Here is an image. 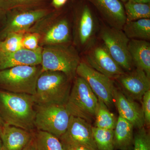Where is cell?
Segmentation results:
<instances>
[{"mask_svg": "<svg viewBox=\"0 0 150 150\" xmlns=\"http://www.w3.org/2000/svg\"><path fill=\"white\" fill-rule=\"evenodd\" d=\"M0 150H4L2 148H1V149H0Z\"/></svg>", "mask_w": 150, "mask_h": 150, "instance_id": "obj_41", "label": "cell"}, {"mask_svg": "<svg viewBox=\"0 0 150 150\" xmlns=\"http://www.w3.org/2000/svg\"><path fill=\"white\" fill-rule=\"evenodd\" d=\"M76 74L86 81L98 99L103 101L108 107H112L115 87L112 79L94 69L84 62H80Z\"/></svg>", "mask_w": 150, "mask_h": 150, "instance_id": "obj_8", "label": "cell"}, {"mask_svg": "<svg viewBox=\"0 0 150 150\" xmlns=\"http://www.w3.org/2000/svg\"><path fill=\"white\" fill-rule=\"evenodd\" d=\"M34 136L30 131L5 123L1 136L4 150H22Z\"/></svg>", "mask_w": 150, "mask_h": 150, "instance_id": "obj_14", "label": "cell"}, {"mask_svg": "<svg viewBox=\"0 0 150 150\" xmlns=\"http://www.w3.org/2000/svg\"><path fill=\"white\" fill-rule=\"evenodd\" d=\"M2 6V0H0V10H1V7Z\"/></svg>", "mask_w": 150, "mask_h": 150, "instance_id": "obj_38", "label": "cell"}, {"mask_svg": "<svg viewBox=\"0 0 150 150\" xmlns=\"http://www.w3.org/2000/svg\"><path fill=\"white\" fill-rule=\"evenodd\" d=\"M137 150V149H135V148H134V150Z\"/></svg>", "mask_w": 150, "mask_h": 150, "instance_id": "obj_40", "label": "cell"}, {"mask_svg": "<svg viewBox=\"0 0 150 150\" xmlns=\"http://www.w3.org/2000/svg\"><path fill=\"white\" fill-rule=\"evenodd\" d=\"M70 36L69 23L66 20L57 22L48 29L44 36V43L48 44H58L67 42Z\"/></svg>", "mask_w": 150, "mask_h": 150, "instance_id": "obj_20", "label": "cell"}, {"mask_svg": "<svg viewBox=\"0 0 150 150\" xmlns=\"http://www.w3.org/2000/svg\"><path fill=\"white\" fill-rule=\"evenodd\" d=\"M71 80L61 72L46 71L41 73L33 96L36 104L65 105L71 88Z\"/></svg>", "mask_w": 150, "mask_h": 150, "instance_id": "obj_2", "label": "cell"}, {"mask_svg": "<svg viewBox=\"0 0 150 150\" xmlns=\"http://www.w3.org/2000/svg\"><path fill=\"white\" fill-rule=\"evenodd\" d=\"M22 150H37L34 139V135L29 143Z\"/></svg>", "mask_w": 150, "mask_h": 150, "instance_id": "obj_30", "label": "cell"}, {"mask_svg": "<svg viewBox=\"0 0 150 150\" xmlns=\"http://www.w3.org/2000/svg\"><path fill=\"white\" fill-rule=\"evenodd\" d=\"M86 59L89 66L112 79H115L125 73L104 46L94 48L88 54Z\"/></svg>", "mask_w": 150, "mask_h": 150, "instance_id": "obj_11", "label": "cell"}, {"mask_svg": "<svg viewBox=\"0 0 150 150\" xmlns=\"http://www.w3.org/2000/svg\"><path fill=\"white\" fill-rule=\"evenodd\" d=\"M93 136L98 150H114L113 130L92 127Z\"/></svg>", "mask_w": 150, "mask_h": 150, "instance_id": "obj_24", "label": "cell"}, {"mask_svg": "<svg viewBox=\"0 0 150 150\" xmlns=\"http://www.w3.org/2000/svg\"><path fill=\"white\" fill-rule=\"evenodd\" d=\"M34 139L37 150H65L60 140L48 132L38 131Z\"/></svg>", "mask_w": 150, "mask_h": 150, "instance_id": "obj_23", "label": "cell"}, {"mask_svg": "<svg viewBox=\"0 0 150 150\" xmlns=\"http://www.w3.org/2000/svg\"><path fill=\"white\" fill-rule=\"evenodd\" d=\"M121 1H122L123 2H126L128 1H129V0H121Z\"/></svg>", "mask_w": 150, "mask_h": 150, "instance_id": "obj_39", "label": "cell"}, {"mask_svg": "<svg viewBox=\"0 0 150 150\" xmlns=\"http://www.w3.org/2000/svg\"><path fill=\"white\" fill-rule=\"evenodd\" d=\"M95 127L114 130L117 119L103 101L98 99L95 113Z\"/></svg>", "mask_w": 150, "mask_h": 150, "instance_id": "obj_21", "label": "cell"}, {"mask_svg": "<svg viewBox=\"0 0 150 150\" xmlns=\"http://www.w3.org/2000/svg\"><path fill=\"white\" fill-rule=\"evenodd\" d=\"M123 29V32L130 40L135 39L148 41L150 40V18L126 22Z\"/></svg>", "mask_w": 150, "mask_h": 150, "instance_id": "obj_19", "label": "cell"}, {"mask_svg": "<svg viewBox=\"0 0 150 150\" xmlns=\"http://www.w3.org/2000/svg\"><path fill=\"white\" fill-rule=\"evenodd\" d=\"M100 37L108 53L122 69L126 72L133 70L134 65L128 50L130 39L122 29L106 28L101 31Z\"/></svg>", "mask_w": 150, "mask_h": 150, "instance_id": "obj_7", "label": "cell"}, {"mask_svg": "<svg viewBox=\"0 0 150 150\" xmlns=\"http://www.w3.org/2000/svg\"><path fill=\"white\" fill-rule=\"evenodd\" d=\"M23 35L21 32L8 34L4 40L0 41V54L14 52L24 48L23 46Z\"/></svg>", "mask_w": 150, "mask_h": 150, "instance_id": "obj_26", "label": "cell"}, {"mask_svg": "<svg viewBox=\"0 0 150 150\" xmlns=\"http://www.w3.org/2000/svg\"><path fill=\"white\" fill-rule=\"evenodd\" d=\"M2 133V126L0 125V149L2 147V144L1 139V136Z\"/></svg>", "mask_w": 150, "mask_h": 150, "instance_id": "obj_34", "label": "cell"}, {"mask_svg": "<svg viewBox=\"0 0 150 150\" xmlns=\"http://www.w3.org/2000/svg\"><path fill=\"white\" fill-rule=\"evenodd\" d=\"M74 149L76 150H91L88 148L82 146H77L74 147Z\"/></svg>", "mask_w": 150, "mask_h": 150, "instance_id": "obj_33", "label": "cell"}, {"mask_svg": "<svg viewBox=\"0 0 150 150\" xmlns=\"http://www.w3.org/2000/svg\"><path fill=\"white\" fill-rule=\"evenodd\" d=\"M67 1V0H53V4L55 6L59 7L64 5Z\"/></svg>", "mask_w": 150, "mask_h": 150, "instance_id": "obj_31", "label": "cell"}, {"mask_svg": "<svg viewBox=\"0 0 150 150\" xmlns=\"http://www.w3.org/2000/svg\"><path fill=\"white\" fill-rule=\"evenodd\" d=\"M75 53L67 48L55 47L45 48L41 53L42 72L54 71L65 74L71 79L80 63Z\"/></svg>", "mask_w": 150, "mask_h": 150, "instance_id": "obj_6", "label": "cell"}, {"mask_svg": "<svg viewBox=\"0 0 150 150\" xmlns=\"http://www.w3.org/2000/svg\"><path fill=\"white\" fill-rule=\"evenodd\" d=\"M47 13L45 10L30 11L18 14L12 18L3 33L4 38L8 34L21 32L27 29L38 21L43 18Z\"/></svg>", "mask_w": 150, "mask_h": 150, "instance_id": "obj_16", "label": "cell"}, {"mask_svg": "<svg viewBox=\"0 0 150 150\" xmlns=\"http://www.w3.org/2000/svg\"><path fill=\"white\" fill-rule=\"evenodd\" d=\"M34 125L38 131L53 134L59 139L67 131L71 115L65 105L37 104Z\"/></svg>", "mask_w": 150, "mask_h": 150, "instance_id": "obj_5", "label": "cell"}, {"mask_svg": "<svg viewBox=\"0 0 150 150\" xmlns=\"http://www.w3.org/2000/svg\"><path fill=\"white\" fill-rule=\"evenodd\" d=\"M35 104L31 95L0 91V116L11 126L32 130L35 127Z\"/></svg>", "mask_w": 150, "mask_h": 150, "instance_id": "obj_1", "label": "cell"}, {"mask_svg": "<svg viewBox=\"0 0 150 150\" xmlns=\"http://www.w3.org/2000/svg\"><path fill=\"white\" fill-rule=\"evenodd\" d=\"M91 124L82 118L71 115L64 134L59 138L64 150L77 146L98 150L94 140Z\"/></svg>", "mask_w": 150, "mask_h": 150, "instance_id": "obj_9", "label": "cell"}, {"mask_svg": "<svg viewBox=\"0 0 150 150\" xmlns=\"http://www.w3.org/2000/svg\"><path fill=\"white\" fill-rule=\"evenodd\" d=\"M134 126L120 115L114 129V150H130L134 145Z\"/></svg>", "mask_w": 150, "mask_h": 150, "instance_id": "obj_18", "label": "cell"}, {"mask_svg": "<svg viewBox=\"0 0 150 150\" xmlns=\"http://www.w3.org/2000/svg\"><path fill=\"white\" fill-rule=\"evenodd\" d=\"M98 98L84 79L76 78L65 107L71 115L82 118L91 123Z\"/></svg>", "mask_w": 150, "mask_h": 150, "instance_id": "obj_4", "label": "cell"}, {"mask_svg": "<svg viewBox=\"0 0 150 150\" xmlns=\"http://www.w3.org/2000/svg\"><path fill=\"white\" fill-rule=\"evenodd\" d=\"M38 36L37 34H32L23 37V46L24 48L34 50L38 48Z\"/></svg>", "mask_w": 150, "mask_h": 150, "instance_id": "obj_29", "label": "cell"}, {"mask_svg": "<svg viewBox=\"0 0 150 150\" xmlns=\"http://www.w3.org/2000/svg\"><path fill=\"white\" fill-rule=\"evenodd\" d=\"M134 148L138 150H150V135L144 127L138 129L134 135Z\"/></svg>", "mask_w": 150, "mask_h": 150, "instance_id": "obj_27", "label": "cell"}, {"mask_svg": "<svg viewBox=\"0 0 150 150\" xmlns=\"http://www.w3.org/2000/svg\"><path fill=\"white\" fill-rule=\"evenodd\" d=\"M142 100V108L144 118L145 126L149 128L150 125V90L144 94Z\"/></svg>", "mask_w": 150, "mask_h": 150, "instance_id": "obj_28", "label": "cell"}, {"mask_svg": "<svg viewBox=\"0 0 150 150\" xmlns=\"http://www.w3.org/2000/svg\"><path fill=\"white\" fill-rule=\"evenodd\" d=\"M112 27L123 29L126 21L125 9L118 0H95Z\"/></svg>", "mask_w": 150, "mask_h": 150, "instance_id": "obj_17", "label": "cell"}, {"mask_svg": "<svg viewBox=\"0 0 150 150\" xmlns=\"http://www.w3.org/2000/svg\"><path fill=\"white\" fill-rule=\"evenodd\" d=\"M42 50L23 48L14 52L0 54V71L20 66L41 64Z\"/></svg>", "mask_w": 150, "mask_h": 150, "instance_id": "obj_13", "label": "cell"}, {"mask_svg": "<svg viewBox=\"0 0 150 150\" xmlns=\"http://www.w3.org/2000/svg\"><path fill=\"white\" fill-rule=\"evenodd\" d=\"M123 93L133 100L141 101L144 94L150 90V78L143 70L136 68L116 78Z\"/></svg>", "mask_w": 150, "mask_h": 150, "instance_id": "obj_10", "label": "cell"}, {"mask_svg": "<svg viewBox=\"0 0 150 150\" xmlns=\"http://www.w3.org/2000/svg\"><path fill=\"white\" fill-rule=\"evenodd\" d=\"M94 29L93 18L88 8H84L79 23L78 34L82 45H84L90 39Z\"/></svg>", "mask_w": 150, "mask_h": 150, "instance_id": "obj_22", "label": "cell"}, {"mask_svg": "<svg viewBox=\"0 0 150 150\" xmlns=\"http://www.w3.org/2000/svg\"><path fill=\"white\" fill-rule=\"evenodd\" d=\"M65 150H76V149H74V148H69V149H67Z\"/></svg>", "mask_w": 150, "mask_h": 150, "instance_id": "obj_37", "label": "cell"}, {"mask_svg": "<svg viewBox=\"0 0 150 150\" xmlns=\"http://www.w3.org/2000/svg\"><path fill=\"white\" fill-rule=\"evenodd\" d=\"M113 103L119 115L139 129L145 126L142 107L135 100L126 96L121 90L115 87L113 93Z\"/></svg>", "mask_w": 150, "mask_h": 150, "instance_id": "obj_12", "label": "cell"}, {"mask_svg": "<svg viewBox=\"0 0 150 150\" xmlns=\"http://www.w3.org/2000/svg\"><path fill=\"white\" fill-rule=\"evenodd\" d=\"M20 66L0 71V86L7 91L34 96L41 67Z\"/></svg>", "mask_w": 150, "mask_h": 150, "instance_id": "obj_3", "label": "cell"}, {"mask_svg": "<svg viewBox=\"0 0 150 150\" xmlns=\"http://www.w3.org/2000/svg\"><path fill=\"white\" fill-rule=\"evenodd\" d=\"M4 122L3 121L2 119V118H1V116H0V125L2 127V126H4Z\"/></svg>", "mask_w": 150, "mask_h": 150, "instance_id": "obj_36", "label": "cell"}, {"mask_svg": "<svg viewBox=\"0 0 150 150\" xmlns=\"http://www.w3.org/2000/svg\"><path fill=\"white\" fill-rule=\"evenodd\" d=\"M128 50L133 65L150 78V43L146 40L130 39Z\"/></svg>", "mask_w": 150, "mask_h": 150, "instance_id": "obj_15", "label": "cell"}, {"mask_svg": "<svg viewBox=\"0 0 150 150\" xmlns=\"http://www.w3.org/2000/svg\"><path fill=\"white\" fill-rule=\"evenodd\" d=\"M126 21H135L144 18H150V7L148 4L128 1L125 5Z\"/></svg>", "mask_w": 150, "mask_h": 150, "instance_id": "obj_25", "label": "cell"}, {"mask_svg": "<svg viewBox=\"0 0 150 150\" xmlns=\"http://www.w3.org/2000/svg\"><path fill=\"white\" fill-rule=\"evenodd\" d=\"M14 1H16L17 2L25 3L30 1H32V0H14Z\"/></svg>", "mask_w": 150, "mask_h": 150, "instance_id": "obj_35", "label": "cell"}, {"mask_svg": "<svg viewBox=\"0 0 150 150\" xmlns=\"http://www.w3.org/2000/svg\"><path fill=\"white\" fill-rule=\"evenodd\" d=\"M134 2L142 3V4H148L150 3V0H129Z\"/></svg>", "mask_w": 150, "mask_h": 150, "instance_id": "obj_32", "label": "cell"}]
</instances>
